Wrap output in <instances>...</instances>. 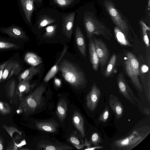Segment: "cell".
I'll list each match as a JSON object with an SVG mask.
<instances>
[{
  "mask_svg": "<svg viewBox=\"0 0 150 150\" xmlns=\"http://www.w3.org/2000/svg\"><path fill=\"white\" fill-rule=\"evenodd\" d=\"M148 0V7L149 8V7H150V0Z\"/></svg>",
  "mask_w": 150,
  "mask_h": 150,
  "instance_id": "f6af8a7d",
  "label": "cell"
},
{
  "mask_svg": "<svg viewBox=\"0 0 150 150\" xmlns=\"http://www.w3.org/2000/svg\"><path fill=\"white\" fill-rule=\"evenodd\" d=\"M21 139V138L18 136H16L13 139L11 142L9 143L8 146L6 149V150H18L21 148V147L26 144L25 140H22L21 142L18 141Z\"/></svg>",
  "mask_w": 150,
  "mask_h": 150,
  "instance_id": "484cf974",
  "label": "cell"
},
{
  "mask_svg": "<svg viewBox=\"0 0 150 150\" xmlns=\"http://www.w3.org/2000/svg\"><path fill=\"white\" fill-rule=\"evenodd\" d=\"M13 61L9 60L5 65L3 71L2 81L6 80L8 77L11 71Z\"/></svg>",
  "mask_w": 150,
  "mask_h": 150,
  "instance_id": "f546056e",
  "label": "cell"
},
{
  "mask_svg": "<svg viewBox=\"0 0 150 150\" xmlns=\"http://www.w3.org/2000/svg\"><path fill=\"white\" fill-rule=\"evenodd\" d=\"M34 83L30 84V80H23L19 82L16 91V95H18L20 99L25 94L28 93L35 86Z\"/></svg>",
  "mask_w": 150,
  "mask_h": 150,
  "instance_id": "5bb4252c",
  "label": "cell"
},
{
  "mask_svg": "<svg viewBox=\"0 0 150 150\" xmlns=\"http://www.w3.org/2000/svg\"><path fill=\"white\" fill-rule=\"evenodd\" d=\"M53 1L59 6L64 7L71 4L74 0H53Z\"/></svg>",
  "mask_w": 150,
  "mask_h": 150,
  "instance_id": "f35d334b",
  "label": "cell"
},
{
  "mask_svg": "<svg viewBox=\"0 0 150 150\" xmlns=\"http://www.w3.org/2000/svg\"><path fill=\"white\" fill-rule=\"evenodd\" d=\"M11 108L7 103L0 101V112L4 115H7L10 113Z\"/></svg>",
  "mask_w": 150,
  "mask_h": 150,
  "instance_id": "836d02e7",
  "label": "cell"
},
{
  "mask_svg": "<svg viewBox=\"0 0 150 150\" xmlns=\"http://www.w3.org/2000/svg\"><path fill=\"white\" fill-rule=\"evenodd\" d=\"M40 66L36 67L32 66L25 70L19 75L18 77L19 81L30 80L34 75L40 72Z\"/></svg>",
  "mask_w": 150,
  "mask_h": 150,
  "instance_id": "ffe728a7",
  "label": "cell"
},
{
  "mask_svg": "<svg viewBox=\"0 0 150 150\" xmlns=\"http://www.w3.org/2000/svg\"><path fill=\"white\" fill-rule=\"evenodd\" d=\"M147 67L145 66H144L142 67V70L143 71L145 72V71H146V70H145V68Z\"/></svg>",
  "mask_w": 150,
  "mask_h": 150,
  "instance_id": "ee69618b",
  "label": "cell"
},
{
  "mask_svg": "<svg viewBox=\"0 0 150 150\" xmlns=\"http://www.w3.org/2000/svg\"><path fill=\"white\" fill-rule=\"evenodd\" d=\"M120 93L131 103L135 105L138 100L134 94L122 74H119L117 79Z\"/></svg>",
  "mask_w": 150,
  "mask_h": 150,
  "instance_id": "52a82bcc",
  "label": "cell"
},
{
  "mask_svg": "<svg viewBox=\"0 0 150 150\" xmlns=\"http://www.w3.org/2000/svg\"><path fill=\"white\" fill-rule=\"evenodd\" d=\"M104 5L116 26L120 29L126 37H127L129 33L128 23L122 18L113 3L110 0H105L104 1Z\"/></svg>",
  "mask_w": 150,
  "mask_h": 150,
  "instance_id": "8992f818",
  "label": "cell"
},
{
  "mask_svg": "<svg viewBox=\"0 0 150 150\" xmlns=\"http://www.w3.org/2000/svg\"><path fill=\"white\" fill-rule=\"evenodd\" d=\"M46 90L43 84L38 86L26 97L20 98L18 108H21L27 115L33 113L40 106L42 101V95Z\"/></svg>",
  "mask_w": 150,
  "mask_h": 150,
  "instance_id": "277c9868",
  "label": "cell"
},
{
  "mask_svg": "<svg viewBox=\"0 0 150 150\" xmlns=\"http://www.w3.org/2000/svg\"><path fill=\"white\" fill-rule=\"evenodd\" d=\"M55 20L47 16H44L40 19L38 22V28H41L49 24L54 23Z\"/></svg>",
  "mask_w": 150,
  "mask_h": 150,
  "instance_id": "f1b7e54d",
  "label": "cell"
},
{
  "mask_svg": "<svg viewBox=\"0 0 150 150\" xmlns=\"http://www.w3.org/2000/svg\"><path fill=\"white\" fill-rule=\"evenodd\" d=\"M89 39V52L90 60L93 69L95 71H97L99 63L98 58L96 52L93 40L91 38Z\"/></svg>",
  "mask_w": 150,
  "mask_h": 150,
  "instance_id": "9a60e30c",
  "label": "cell"
},
{
  "mask_svg": "<svg viewBox=\"0 0 150 150\" xmlns=\"http://www.w3.org/2000/svg\"><path fill=\"white\" fill-rule=\"evenodd\" d=\"M140 23L142 27L144 41L147 47H149L150 44L147 31H150V28L146 25L144 21H140Z\"/></svg>",
  "mask_w": 150,
  "mask_h": 150,
  "instance_id": "83f0119b",
  "label": "cell"
},
{
  "mask_svg": "<svg viewBox=\"0 0 150 150\" xmlns=\"http://www.w3.org/2000/svg\"><path fill=\"white\" fill-rule=\"evenodd\" d=\"M16 83L15 80H12L8 85L6 91L8 95L10 97L13 96L16 88Z\"/></svg>",
  "mask_w": 150,
  "mask_h": 150,
  "instance_id": "e575fe53",
  "label": "cell"
},
{
  "mask_svg": "<svg viewBox=\"0 0 150 150\" xmlns=\"http://www.w3.org/2000/svg\"><path fill=\"white\" fill-rule=\"evenodd\" d=\"M73 123L76 128L80 132L82 137H84L85 132L84 127V120L81 114L78 112L75 111L72 116Z\"/></svg>",
  "mask_w": 150,
  "mask_h": 150,
  "instance_id": "ac0fdd59",
  "label": "cell"
},
{
  "mask_svg": "<svg viewBox=\"0 0 150 150\" xmlns=\"http://www.w3.org/2000/svg\"><path fill=\"white\" fill-rule=\"evenodd\" d=\"M67 110V105L66 100L64 98L60 99L57 105L56 114L62 123L66 117Z\"/></svg>",
  "mask_w": 150,
  "mask_h": 150,
  "instance_id": "d6986e66",
  "label": "cell"
},
{
  "mask_svg": "<svg viewBox=\"0 0 150 150\" xmlns=\"http://www.w3.org/2000/svg\"><path fill=\"white\" fill-rule=\"evenodd\" d=\"M103 148L102 146H96L94 147H91L89 146H88L86 149H84L85 150H94L97 149H99Z\"/></svg>",
  "mask_w": 150,
  "mask_h": 150,
  "instance_id": "60d3db41",
  "label": "cell"
},
{
  "mask_svg": "<svg viewBox=\"0 0 150 150\" xmlns=\"http://www.w3.org/2000/svg\"><path fill=\"white\" fill-rule=\"evenodd\" d=\"M2 126L6 131L8 133L11 137L12 138L13 137V134L15 132H17L20 135H21L22 132L19 131L14 126H8L4 124H3L2 125Z\"/></svg>",
  "mask_w": 150,
  "mask_h": 150,
  "instance_id": "d6a6232c",
  "label": "cell"
},
{
  "mask_svg": "<svg viewBox=\"0 0 150 150\" xmlns=\"http://www.w3.org/2000/svg\"><path fill=\"white\" fill-rule=\"evenodd\" d=\"M21 70V67L19 62L17 61H13L11 71L9 74L8 78L13 75H18Z\"/></svg>",
  "mask_w": 150,
  "mask_h": 150,
  "instance_id": "4dcf8cb0",
  "label": "cell"
},
{
  "mask_svg": "<svg viewBox=\"0 0 150 150\" xmlns=\"http://www.w3.org/2000/svg\"><path fill=\"white\" fill-rule=\"evenodd\" d=\"M59 68L65 80L72 86L79 88L85 83L83 72L68 60L62 59L59 63Z\"/></svg>",
  "mask_w": 150,
  "mask_h": 150,
  "instance_id": "6da1fadb",
  "label": "cell"
},
{
  "mask_svg": "<svg viewBox=\"0 0 150 150\" xmlns=\"http://www.w3.org/2000/svg\"><path fill=\"white\" fill-rule=\"evenodd\" d=\"M75 39L78 48L83 56L85 58L86 54V44L85 38L79 27H77L75 30Z\"/></svg>",
  "mask_w": 150,
  "mask_h": 150,
  "instance_id": "4fadbf2b",
  "label": "cell"
},
{
  "mask_svg": "<svg viewBox=\"0 0 150 150\" xmlns=\"http://www.w3.org/2000/svg\"><path fill=\"white\" fill-rule=\"evenodd\" d=\"M4 33L16 39H25L27 36L24 32L19 28L11 27L4 29Z\"/></svg>",
  "mask_w": 150,
  "mask_h": 150,
  "instance_id": "44dd1931",
  "label": "cell"
},
{
  "mask_svg": "<svg viewBox=\"0 0 150 150\" xmlns=\"http://www.w3.org/2000/svg\"><path fill=\"white\" fill-rule=\"evenodd\" d=\"M109 115V109L108 107L106 106L105 109L99 118L100 121L105 122L108 118Z\"/></svg>",
  "mask_w": 150,
  "mask_h": 150,
  "instance_id": "d590c367",
  "label": "cell"
},
{
  "mask_svg": "<svg viewBox=\"0 0 150 150\" xmlns=\"http://www.w3.org/2000/svg\"><path fill=\"white\" fill-rule=\"evenodd\" d=\"M148 126L134 129L128 136L115 141L113 143L115 149L130 150L141 143L150 132Z\"/></svg>",
  "mask_w": 150,
  "mask_h": 150,
  "instance_id": "7a4b0ae2",
  "label": "cell"
},
{
  "mask_svg": "<svg viewBox=\"0 0 150 150\" xmlns=\"http://www.w3.org/2000/svg\"><path fill=\"white\" fill-rule=\"evenodd\" d=\"M54 83L55 85L58 87H59L61 86L62 82L61 80L56 77L54 78Z\"/></svg>",
  "mask_w": 150,
  "mask_h": 150,
  "instance_id": "b9f144b4",
  "label": "cell"
},
{
  "mask_svg": "<svg viewBox=\"0 0 150 150\" xmlns=\"http://www.w3.org/2000/svg\"><path fill=\"white\" fill-rule=\"evenodd\" d=\"M42 0H38V1L41 2Z\"/></svg>",
  "mask_w": 150,
  "mask_h": 150,
  "instance_id": "bcb514c9",
  "label": "cell"
},
{
  "mask_svg": "<svg viewBox=\"0 0 150 150\" xmlns=\"http://www.w3.org/2000/svg\"><path fill=\"white\" fill-rule=\"evenodd\" d=\"M67 145L58 143H41L38 145L37 149L44 150H64L73 149Z\"/></svg>",
  "mask_w": 150,
  "mask_h": 150,
  "instance_id": "2e32d148",
  "label": "cell"
},
{
  "mask_svg": "<svg viewBox=\"0 0 150 150\" xmlns=\"http://www.w3.org/2000/svg\"><path fill=\"white\" fill-rule=\"evenodd\" d=\"M91 141L93 144L96 145H98V144L101 142L102 140L99 134L95 132L92 134Z\"/></svg>",
  "mask_w": 150,
  "mask_h": 150,
  "instance_id": "74e56055",
  "label": "cell"
},
{
  "mask_svg": "<svg viewBox=\"0 0 150 150\" xmlns=\"http://www.w3.org/2000/svg\"><path fill=\"white\" fill-rule=\"evenodd\" d=\"M36 127L38 129L48 132L53 133L57 130L58 124L52 120L37 121Z\"/></svg>",
  "mask_w": 150,
  "mask_h": 150,
  "instance_id": "7c38bea8",
  "label": "cell"
},
{
  "mask_svg": "<svg viewBox=\"0 0 150 150\" xmlns=\"http://www.w3.org/2000/svg\"><path fill=\"white\" fill-rule=\"evenodd\" d=\"M100 95V90L95 84H93L86 96V106L90 111H94L97 107Z\"/></svg>",
  "mask_w": 150,
  "mask_h": 150,
  "instance_id": "ba28073f",
  "label": "cell"
},
{
  "mask_svg": "<svg viewBox=\"0 0 150 150\" xmlns=\"http://www.w3.org/2000/svg\"><path fill=\"white\" fill-rule=\"evenodd\" d=\"M4 146V140L1 136H0V150L3 149Z\"/></svg>",
  "mask_w": 150,
  "mask_h": 150,
  "instance_id": "7bdbcfd3",
  "label": "cell"
},
{
  "mask_svg": "<svg viewBox=\"0 0 150 150\" xmlns=\"http://www.w3.org/2000/svg\"><path fill=\"white\" fill-rule=\"evenodd\" d=\"M18 46L16 45L7 42L0 41V49H8L18 48Z\"/></svg>",
  "mask_w": 150,
  "mask_h": 150,
  "instance_id": "8d00e7d4",
  "label": "cell"
},
{
  "mask_svg": "<svg viewBox=\"0 0 150 150\" xmlns=\"http://www.w3.org/2000/svg\"><path fill=\"white\" fill-rule=\"evenodd\" d=\"M75 13L72 12L66 15L63 19V31L68 38L71 37Z\"/></svg>",
  "mask_w": 150,
  "mask_h": 150,
  "instance_id": "8fae6325",
  "label": "cell"
},
{
  "mask_svg": "<svg viewBox=\"0 0 150 150\" xmlns=\"http://www.w3.org/2000/svg\"><path fill=\"white\" fill-rule=\"evenodd\" d=\"M84 23L87 36L89 39L95 35H101L107 40H110L112 37L111 30L92 13L85 14Z\"/></svg>",
  "mask_w": 150,
  "mask_h": 150,
  "instance_id": "3957f363",
  "label": "cell"
},
{
  "mask_svg": "<svg viewBox=\"0 0 150 150\" xmlns=\"http://www.w3.org/2000/svg\"><path fill=\"white\" fill-rule=\"evenodd\" d=\"M26 18L29 23L31 22V17L34 9L35 0H21Z\"/></svg>",
  "mask_w": 150,
  "mask_h": 150,
  "instance_id": "7402d4cb",
  "label": "cell"
},
{
  "mask_svg": "<svg viewBox=\"0 0 150 150\" xmlns=\"http://www.w3.org/2000/svg\"><path fill=\"white\" fill-rule=\"evenodd\" d=\"M56 28V25L47 26L45 28V32L44 36L46 38H50L52 37L55 33Z\"/></svg>",
  "mask_w": 150,
  "mask_h": 150,
  "instance_id": "1f68e13d",
  "label": "cell"
},
{
  "mask_svg": "<svg viewBox=\"0 0 150 150\" xmlns=\"http://www.w3.org/2000/svg\"><path fill=\"white\" fill-rule=\"evenodd\" d=\"M116 59L115 54L112 56L105 71L104 75L105 77H108L111 74L115 64Z\"/></svg>",
  "mask_w": 150,
  "mask_h": 150,
  "instance_id": "4316f807",
  "label": "cell"
},
{
  "mask_svg": "<svg viewBox=\"0 0 150 150\" xmlns=\"http://www.w3.org/2000/svg\"><path fill=\"white\" fill-rule=\"evenodd\" d=\"M24 60L25 62L32 66L36 67L42 62V58L34 53L28 52L25 54Z\"/></svg>",
  "mask_w": 150,
  "mask_h": 150,
  "instance_id": "603a6c76",
  "label": "cell"
},
{
  "mask_svg": "<svg viewBox=\"0 0 150 150\" xmlns=\"http://www.w3.org/2000/svg\"><path fill=\"white\" fill-rule=\"evenodd\" d=\"M67 140L78 149H81L84 146L83 141L77 136L76 132H74L71 134L68 138Z\"/></svg>",
  "mask_w": 150,
  "mask_h": 150,
  "instance_id": "d4e9b609",
  "label": "cell"
},
{
  "mask_svg": "<svg viewBox=\"0 0 150 150\" xmlns=\"http://www.w3.org/2000/svg\"><path fill=\"white\" fill-rule=\"evenodd\" d=\"M125 68L126 73L134 86L141 92L143 88L139 78V62L134 54L127 52L125 58Z\"/></svg>",
  "mask_w": 150,
  "mask_h": 150,
  "instance_id": "5b68a950",
  "label": "cell"
},
{
  "mask_svg": "<svg viewBox=\"0 0 150 150\" xmlns=\"http://www.w3.org/2000/svg\"><path fill=\"white\" fill-rule=\"evenodd\" d=\"M96 52L99 63L104 66L107 62L109 54L108 49L105 43L102 40L97 39L93 40Z\"/></svg>",
  "mask_w": 150,
  "mask_h": 150,
  "instance_id": "9c48e42d",
  "label": "cell"
},
{
  "mask_svg": "<svg viewBox=\"0 0 150 150\" xmlns=\"http://www.w3.org/2000/svg\"><path fill=\"white\" fill-rule=\"evenodd\" d=\"M8 62L6 61L0 65V83L2 81V76L4 68Z\"/></svg>",
  "mask_w": 150,
  "mask_h": 150,
  "instance_id": "ab89813d",
  "label": "cell"
},
{
  "mask_svg": "<svg viewBox=\"0 0 150 150\" xmlns=\"http://www.w3.org/2000/svg\"><path fill=\"white\" fill-rule=\"evenodd\" d=\"M67 49V46H65L58 61L56 62L55 64L50 69L44 77V81L45 82H48L57 73L59 69V64L66 52Z\"/></svg>",
  "mask_w": 150,
  "mask_h": 150,
  "instance_id": "e0dca14e",
  "label": "cell"
},
{
  "mask_svg": "<svg viewBox=\"0 0 150 150\" xmlns=\"http://www.w3.org/2000/svg\"><path fill=\"white\" fill-rule=\"evenodd\" d=\"M114 32L115 38L120 44L125 46H131V45L127 39V37L125 34L116 26L114 28Z\"/></svg>",
  "mask_w": 150,
  "mask_h": 150,
  "instance_id": "cb8c5ba5",
  "label": "cell"
},
{
  "mask_svg": "<svg viewBox=\"0 0 150 150\" xmlns=\"http://www.w3.org/2000/svg\"><path fill=\"white\" fill-rule=\"evenodd\" d=\"M108 103L110 108L115 114L116 119L120 118L123 115L124 108L118 98L115 96L110 95Z\"/></svg>",
  "mask_w": 150,
  "mask_h": 150,
  "instance_id": "30bf717a",
  "label": "cell"
}]
</instances>
